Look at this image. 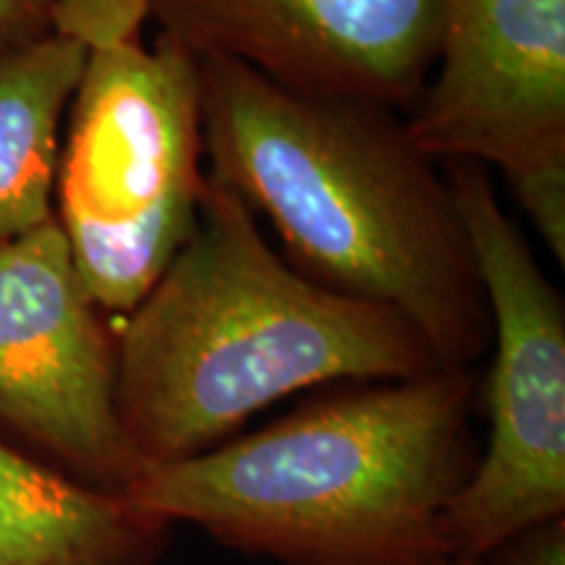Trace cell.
<instances>
[{
    "label": "cell",
    "mask_w": 565,
    "mask_h": 565,
    "mask_svg": "<svg viewBox=\"0 0 565 565\" xmlns=\"http://www.w3.org/2000/svg\"><path fill=\"white\" fill-rule=\"evenodd\" d=\"M168 524L0 443V565H154Z\"/></svg>",
    "instance_id": "obj_9"
},
{
    "label": "cell",
    "mask_w": 565,
    "mask_h": 565,
    "mask_svg": "<svg viewBox=\"0 0 565 565\" xmlns=\"http://www.w3.org/2000/svg\"><path fill=\"white\" fill-rule=\"evenodd\" d=\"M200 71L158 32L89 51L63 126L53 215L105 315H129L194 233L204 183Z\"/></svg>",
    "instance_id": "obj_4"
},
{
    "label": "cell",
    "mask_w": 565,
    "mask_h": 565,
    "mask_svg": "<svg viewBox=\"0 0 565 565\" xmlns=\"http://www.w3.org/2000/svg\"><path fill=\"white\" fill-rule=\"evenodd\" d=\"M145 19L147 0H55V32L89 51L139 38Z\"/></svg>",
    "instance_id": "obj_11"
},
{
    "label": "cell",
    "mask_w": 565,
    "mask_h": 565,
    "mask_svg": "<svg viewBox=\"0 0 565 565\" xmlns=\"http://www.w3.org/2000/svg\"><path fill=\"white\" fill-rule=\"evenodd\" d=\"M494 343L484 456L448 508L450 557L482 561L565 508V303L484 166L445 162Z\"/></svg>",
    "instance_id": "obj_5"
},
{
    "label": "cell",
    "mask_w": 565,
    "mask_h": 565,
    "mask_svg": "<svg viewBox=\"0 0 565 565\" xmlns=\"http://www.w3.org/2000/svg\"><path fill=\"white\" fill-rule=\"evenodd\" d=\"M87 55L58 32L0 53V244L55 221L63 126Z\"/></svg>",
    "instance_id": "obj_10"
},
{
    "label": "cell",
    "mask_w": 565,
    "mask_h": 565,
    "mask_svg": "<svg viewBox=\"0 0 565 565\" xmlns=\"http://www.w3.org/2000/svg\"><path fill=\"white\" fill-rule=\"evenodd\" d=\"M55 32V0H0V53Z\"/></svg>",
    "instance_id": "obj_12"
},
{
    "label": "cell",
    "mask_w": 565,
    "mask_h": 565,
    "mask_svg": "<svg viewBox=\"0 0 565 565\" xmlns=\"http://www.w3.org/2000/svg\"><path fill=\"white\" fill-rule=\"evenodd\" d=\"M406 129L505 181L565 168V0H440V53Z\"/></svg>",
    "instance_id": "obj_7"
},
{
    "label": "cell",
    "mask_w": 565,
    "mask_h": 565,
    "mask_svg": "<svg viewBox=\"0 0 565 565\" xmlns=\"http://www.w3.org/2000/svg\"><path fill=\"white\" fill-rule=\"evenodd\" d=\"M443 565H484L482 561H463V557H450V561H445Z\"/></svg>",
    "instance_id": "obj_14"
},
{
    "label": "cell",
    "mask_w": 565,
    "mask_h": 565,
    "mask_svg": "<svg viewBox=\"0 0 565 565\" xmlns=\"http://www.w3.org/2000/svg\"><path fill=\"white\" fill-rule=\"evenodd\" d=\"M471 370L364 383L202 456L139 463L124 498L282 565H443L477 463Z\"/></svg>",
    "instance_id": "obj_3"
},
{
    "label": "cell",
    "mask_w": 565,
    "mask_h": 565,
    "mask_svg": "<svg viewBox=\"0 0 565 565\" xmlns=\"http://www.w3.org/2000/svg\"><path fill=\"white\" fill-rule=\"evenodd\" d=\"M503 565H565V524L550 519L505 545Z\"/></svg>",
    "instance_id": "obj_13"
},
{
    "label": "cell",
    "mask_w": 565,
    "mask_h": 565,
    "mask_svg": "<svg viewBox=\"0 0 565 565\" xmlns=\"http://www.w3.org/2000/svg\"><path fill=\"white\" fill-rule=\"evenodd\" d=\"M0 424L103 492L124 494L137 471L116 412V338L55 221L0 244Z\"/></svg>",
    "instance_id": "obj_6"
},
{
    "label": "cell",
    "mask_w": 565,
    "mask_h": 565,
    "mask_svg": "<svg viewBox=\"0 0 565 565\" xmlns=\"http://www.w3.org/2000/svg\"><path fill=\"white\" fill-rule=\"evenodd\" d=\"M194 58L207 173L267 217L282 259L408 317L437 362L471 370L490 345L475 254L448 175L398 113Z\"/></svg>",
    "instance_id": "obj_1"
},
{
    "label": "cell",
    "mask_w": 565,
    "mask_h": 565,
    "mask_svg": "<svg viewBox=\"0 0 565 565\" xmlns=\"http://www.w3.org/2000/svg\"><path fill=\"white\" fill-rule=\"evenodd\" d=\"M160 34L280 87L412 113L440 53V0H147Z\"/></svg>",
    "instance_id": "obj_8"
},
{
    "label": "cell",
    "mask_w": 565,
    "mask_h": 565,
    "mask_svg": "<svg viewBox=\"0 0 565 565\" xmlns=\"http://www.w3.org/2000/svg\"><path fill=\"white\" fill-rule=\"evenodd\" d=\"M440 366L408 317L309 280L242 196L204 173L194 233L116 338V412L137 466L168 463L307 387Z\"/></svg>",
    "instance_id": "obj_2"
}]
</instances>
